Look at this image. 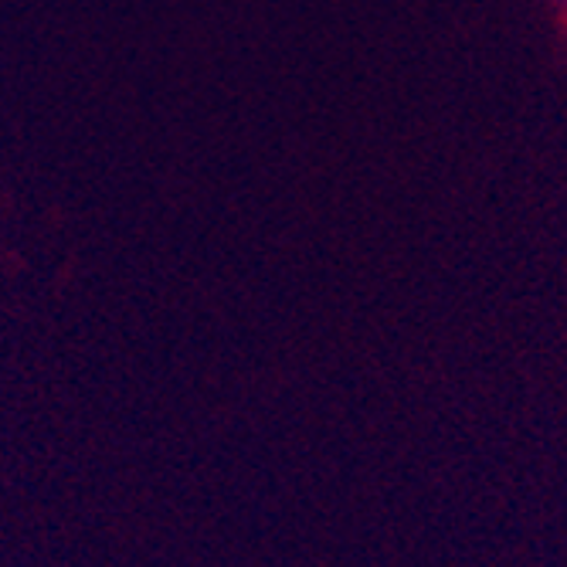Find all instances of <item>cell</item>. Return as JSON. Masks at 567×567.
Masks as SVG:
<instances>
[{"label":"cell","instance_id":"cell-1","mask_svg":"<svg viewBox=\"0 0 567 567\" xmlns=\"http://www.w3.org/2000/svg\"><path fill=\"white\" fill-rule=\"evenodd\" d=\"M554 4H557V8H567V0H554Z\"/></svg>","mask_w":567,"mask_h":567}]
</instances>
